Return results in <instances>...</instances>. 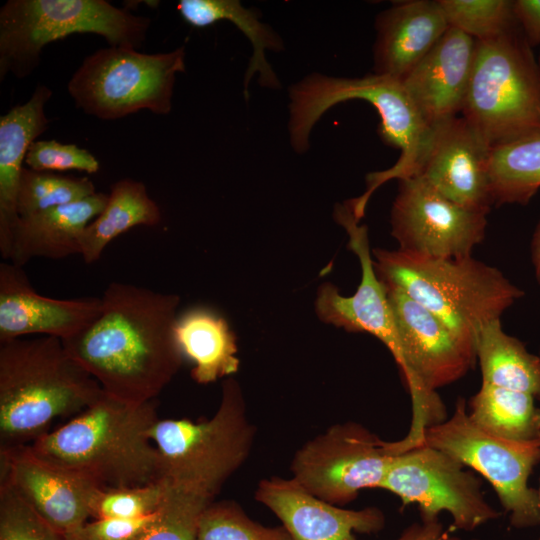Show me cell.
<instances>
[{
    "mask_svg": "<svg viewBox=\"0 0 540 540\" xmlns=\"http://www.w3.org/2000/svg\"><path fill=\"white\" fill-rule=\"evenodd\" d=\"M98 316L62 340L109 395L130 403L152 400L172 381L184 356L174 326L180 297L123 282H111Z\"/></svg>",
    "mask_w": 540,
    "mask_h": 540,
    "instance_id": "1",
    "label": "cell"
},
{
    "mask_svg": "<svg viewBox=\"0 0 540 540\" xmlns=\"http://www.w3.org/2000/svg\"><path fill=\"white\" fill-rule=\"evenodd\" d=\"M254 433L234 379L223 382L220 404L210 419H158L150 431L159 456L162 498L157 510L199 521L245 462Z\"/></svg>",
    "mask_w": 540,
    "mask_h": 540,
    "instance_id": "2",
    "label": "cell"
},
{
    "mask_svg": "<svg viewBox=\"0 0 540 540\" xmlns=\"http://www.w3.org/2000/svg\"><path fill=\"white\" fill-rule=\"evenodd\" d=\"M156 401L130 403L104 393L61 427L31 444L40 460L102 490L156 483L158 451L150 431Z\"/></svg>",
    "mask_w": 540,
    "mask_h": 540,
    "instance_id": "3",
    "label": "cell"
},
{
    "mask_svg": "<svg viewBox=\"0 0 540 540\" xmlns=\"http://www.w3.org/2000/svg\"><path fill=\"white\" fill-rule=\"evenodd\" d=\"M354 99L364 100L377 110L382 141L400 150L394 165L368 173L365 192L348 200L354 216L360 221L371 195L381 185L392 179L417 175L434 128L424 121L400 80L374 73L362 77L312 73L289 89L288 131L292 149L298 154L307 152L311 131L325 112L338 103Z\"/></svg>",
    "mask_w": 540,
    "mask_h": 540,
    "instance_id": "4",
    "label": "cell"
},
{
    "mask_svg": "<svg viewBox=\"0 0 540 540\" xmlns=\"http://www.w3.org/2000/svg\"><path fill=\"white\" fill-rule=\"evenodd\" d=\"M103 393L57 337L0 342V450L31 444Z\"/></svg>",
    "mask_w": 540,
    "mask_h": 540,
    "instance_id": "5",
    "label": "cell"
},
{
    "mask_svg": "<svg viewBox=\"0 0 540 540\" xmlns=\"http://www.w3.org/2000/svg\"><path fill=\"white\" fill-rule=\"evenodd\" d=\"M372 254L383 283L426 308L475 355L482 329L524 294L500 270L472 256L433 258L399 249Z\"/></svg>",
    "mask_w": 540,
    "mask_h": 540,
    "instance_id": "6",
    "label": "cell"
},
{
    "mask_svg": "<svg viewBox=\"0 0 540 540\" xmlns=\"http://www.w3.org/2000/svg\"><path fill=\"white\" fill-rule=\"evenodd\" d=\"M460 115L490 147L540 130V70L519 26L477 41Z\"/></svg>",
    "mask_w": 540,
    "mask_h": 540,
    "instance_id": "7",
    "label": "cell"
},
{
    "mask_svg": "<svg viewBox=\"0 0 540 540\" xmlns=\"http://www.w3.org/2000/svg\"><path fill=\"white\" fill-rule=\"evenodd\" d=\"M149 26V18L105 0H8L0 9V79L29 76L47 44L72 34H97L110 46L136 49Z\"/></svg>",
    "mask_w": 540,
    "mask_h": 540,
    "instance_id": "8",
    "label": "cell"
},
{
    "mask_svg": "<svg viewBox=\"0 0 540 540\" xmlns=\"http://www.w3.org/2000/svg\"><path fill=\"white\" fill-rule=\"evenodd\" d=\"M185 46L147 54L110 46L87 56L67 84L77 108L102 120H115L149 110H172L176 74L185 71Z\"/></svg>",
    "mask_w": 540,
    "mask_h": 540,
    "instance_id": "9",
    "label": "cell"
},
{
    "mask_svg": "<svg viewBox=\"0 0 540 540\" xmlns=\"http://www.w3.org/2000/svg\"><path fill=\"white\" fill-rule=\"evenodd\" d=\"M422 444L481 474L492 485L514 528L540 525L538 491L528 485L540 462V442L511 441L482 430L469 418L466 400L459 398L449 418L425 430Z\"/></svg>",
    "mask_w": 540,
    "mask_h": 540,
    "instance_id": "10",
    "label": "cell"
},
{
    "mask_svg": "<svg viewBox=\"0 0 540 540\" xmlns=\"http://www.w3.org/2000/svg\"><path fill=\"white\" fill-rule=\"evenodd\" d=\"M452 456L426 444L392 457L380 489L395 494L402 507L418 506L420 519L452 518V530L473 531L499 518L484 498L482 482Z\"/></svg>",
    "mask_w": 540,
    "mask_h": 540,
    "instance_id": "11",
    "label": "cell"
},
{
    "mask_svg": "<svg viewBox=\"0 0 540 540\" xmlns=\"http://www.w3.org/2000/svg\"><path fill=\"white\" fill-rule=\"evenodd\" d=\"M392 457L385 441L361 424L339 423L295 453L291 478L314 496L345 505L363 489L380 488Z\"/></svg>",
    "mask_w": 540,
    "mask_h": 540,
    "instance_id": "12",
    "label": "cell"
},
{
    "mask_svg": "<svg viewBox=\"0 0 540 540\" xmlns=\"http://www.w3.org/2000/svg\"><path fill=\"white\" fill-rule=\"evenodd\" d=\"M390 214L399 250L433 258H464L485 238L487 212L449 200L419 176L398 180Z\"/></svg>",
    "mask_w": 540,
    "mask_h": 540,
    "instance_id": "13",
    "label": "cell"
},
{
    "mask_svg": "<svg viewBox=\"0 0 540 540\" xmlns=\"http://www.w3.org/2000/svg\"><path fill=\"white\" fill-rule=\"evenodd\" d=\"M333 216L348 234V246L358 257L361 281L356 292L343 296L331 283L317 291L315 309L320 320L349 332L369 333L393 355L400 371L404 360L385 287L378 278L369 246L368 229L360 225L348 201L337 204Z\"/></svg>",
    "mask_w": 540,
    "mask_h": 540,
    "instance_id": "14",
    "label": "cell"
},
{
    "mask_svg": "<svg viewBox=\"0 0 540 540\" xmlns=\"http://www.w3.org/2000/svg\"><path fill=\"white\" fill-rule=\"evenodd\" d=\"M491 148L461 115L433 129L416 176L456 204L489 213Z\"/></svg>",
    "mask_w": 540,
    "mask_h": 540,
    "instance_id": "15",
    "label": "cell"
},
{
    "mask_svg": "<svg viewBox=\"0 0 540 540\" xmlns=\"http://www.w3.org/2000/svg\"><path fill=\"white\" fill-rule=\"evenodd\" d=\"M0 463V482L9 483L61 536L74 533L92 517L99 490L93 484L40 460L27 446L0 450Z\"/></svg>",
    "mask_w": 540,
    "mask_h": 540,
    "instance_id": "16",
    "label": "cell"
},
{
    "mask_svg": "<svg viewBox=\"0 0 540 540\" xmlns=\"http://www.w3.org/2000/svg\"><path fill=\"white\" fill-rule=\"evenodd\" d=\"M255 498L279 518L291 540H358L356 533L374 534L385 526L381 509L342 508L314 496L293 478L261 480Z\"/></svg>",
    "mask_w": 540,
    "mask_h": 540,
    "instance_id": "17",
    "label": "cell"
},
{
    "mask_svg": "<svg viewBox=\"0 0 540 540\" xmlns=\"http://www.w3.org/2000/svg\"><path fill=\"white\" fill-rule=\"evenodd\" d=\"M101 298L56 299L40 295L22 267L0 263V342L38 334L66 340L99 314Z\"/></svg>",
    "mask_w": 540,
    "mask_h": 540,
    "instance_id": "18",
    "label": "cell"
},
{
    "mask_svg": "<svg viewBox=\"0 0 540 540\" xmlns=\"http://www.w3.org/2000/svg\"><path fill=\"white\" fill-rule=\"evenodd\" d=\"M477 40L449 27L401 80L411 101L432 128L461 114Z\"/></svg>",
    "mask_w": 540,
    "mask_h": 540,
    "instance_id": "19",
    "label": "cell"
},
{
    "mask_svg": "<svg viewBox=\"0 0 540 540\" xmlns=\"http://www.w3.org/2000/svg\"><path fill=\"white\" fill-rule=\"evenodd\" d=\"M448 28L439 0L394 2L375 20L373 73L401 81Z\"/></svg>",
    "mask_w": 540,
    "mask_h": 540,
    "instance_id": "20",
    "label": "cell"
},
{
    "mask_svg": "<svg viewBox=\"0 0 540 540\" xmlns=\"http://www.w3.org/2000/svg\"><path fill=\"white\" fill-rule=\"evenodd\" d=\"M52 91L38 84L28 101L0 117V253L9 260L19 214L17 195L30 145L43 134L49 119L45 105Z\"/></svg>",
    "mask_w": 540,
    "mask_h": 540,
    "instance_id": "21",
    "label": "cell"
},
{
    "mask_svg": "<svg viewBox=\"0 0 540 540\" xmlns=\"http://www.w3.org/2000/svg\"><path fill=\"white\" fill-rule=\"evenodd\" d=\"M108 194L96 192L82 200L20 217L10 262L22 267L32 258L62 259L80 254L86 226L103 210Z\"/></svg>",
    "mask_w": 540,
    "mask_h": 540,
    "instance_id": "22",
    "label": "cell"
},
{
    "mask_svg": "<svg viewBox=\"0 0 540 540\" xmlns=\"http://www.w3.org/2000/svg\"><path fill=\"white\" fill-rule=\"evenodd\" d=\"M174 332L183 356L194 364L191 377L195 382L209 384L238 372L236 335L218 312L191 307L177 316Z\"/></svg>",
    "mask_w": 540,
    "mask_h": 540,
    "instance_id": "23",
    "label": "cell"
},
{
    "mask_svg": "<svg viewBox=\"0 0 540 540\" xmlns=\"http://www.w3.org/2000/svg\"><path fill=\"white\" fill-rule=\"evenodd\" d=\"M177 10L183 20L197 28L207 27L218 21L233 23L250 41L253 52L244 76V94L247 97L250 80L257 74L259 85L280 88V81L266 59V50L280 52L282 39L272 28L259 20V14L245 8L238 0H180Z\"/></svg>",
    "mask_w": 540,
    "mask_h": 540,
    "instance_id": "24",
    "label": "cell"
},
{
    "mask_svg": "<svg viewBox=\"0 0 540 540\" xmlns=\"http://www.w3.org/2000/svg\"><path fill=\"white\" fill-rule=\"evenodd\" d=\"M161 211L145 184L134 179L116 181L101 213L84 229L80 255L87 264L96 262L107 245L136 226L153 227L161 222Z\"/></svg>",
    "mask_w": 540,
    "mask_h": 540,
    "instance_id": "25",
    "label": "cell"
},
{
    "mask_svg": "<svg viewBox=\"0 0 540 540\" xmlns=\"http://www.w3.org/2000/svg\"><path fill=\"white\" fill-rule=\"evenodd\" d=\"M482 383L540 397V358L508 335L500 319L481 331L476 348Z\"/></svg>",
    "mask_w": 540,
    "mask_h": 540,
    "instance_id": "26",
    "label": "cell"
},
{
    "mask_svg": "<svg viewBox=\"0 0 540 540\" xmlns=\"http://www.w3.org/2000/svg\"><path fill=\"white\" fill-rule=\"evenodd\" d=\"M531 394L482 383L468 416L482 430L516 442H540V408Z\"/></svg>",
    "mask_w": 540,
    "mask_h": 540,
    "instance_id": "27",
    "label": "cell"
},
{
    "mask_svg": "<svg viewBox=\"0 0 540 540\" xmlns=\"http://www.w3.org/2000/svg\"><path fill=\"white\" fill-rule=\"evenodd\" d=\"M493 204L526 205L540 189V130L491 148Z\"/></svg>",
    "mask_w": 540,
    "mask_h": 540,
    "instance_id": "28",
    "label": "cell"
},
{
    "mask_svg": "<svg viewBox=\"0 0 540 540\" xmlns=\"http://www.w3.org/2000/svg\"><path fill=\"white\" fill-rule=\"evenodd\" d=\"M96 193L88 177H72L50 171L22 169L17 211L19 217L70 204Z\"/></svg>",
    "mask_w": 540,
    "mask_h": 540,
    "instance_id": "29",
    "label": "cell"
},
{
    "mask_svg": "<svg viewBox=\"0 0 540 540\" xmlns=\"http://www.w3.org/2000/svg\"><path fill=\"white\" fill-rule=\"evenodd\" d=\"M449 27L477 41L495 38L519 26L514 0H439Z\"/></svg>",
    "mask_w": 540,
    "mask_h": 540,
    "instance_id": "30",
    "label": "cell"
},
{
    "mask_svg": "<svg viewBox=\"0 0 540 540\" xmlns=\"http://www.w3.org/2000/svg\"><path fill=\"white\" fill-rule=\"evenodd\" d=\"M197 540H291L281 526H264L251 519L235 502L212 503L203 513Z\"/></svg>",
    "mask_w": 540,
    "mask_h": 540,
    "instance_id": "31",
    "label": "cell"
},
{
    "mask_svg": "<svg viewBox=\"0 0 540 540\" xmlns=\"http://www.w3.org/2000/svg\"><path fill=\"white\" fill-rule=\"evenodd\" d=\"M0 540H63L16 493L7 482H0Z\"/></svg>",
    "mask_w": 540,
    "mask_h": 540,
    "instance_id": "32",
    "label": "cell"
},
{
    "mask_svg": "<svg viewBox=\"0 0 540 540\" xmlns=\"http://www.w3.org/2000/svg\"><path fill=\"white\" fill-rule=\"evenodd\" d=\"M159 483L123 489H99L92 503V516L96 519H131L154 513L161 501Z\"/></svg>",
    "mask_w": 540,
    "mask_h": 540,
    "instance_id": "33",
    "label": "cell"
},
{
    "mask_svg": "<svg viewBox=\"0 0 540 540\" xmlns=\"http://www.w3.org/2000/svg\"><path fill=\"white\" fill-rule=\"evenodd\" d=\"M25 164L36 171L78 170L96 173L100 164L88 150L75 144H62L56 140H36L26 154Z\"/></svg>",
    "mask_w": 540,
    "mask_h": 540,
    "instance_id": "34",
    "label": "cell"
},
{
    "mask_svg": "<svg viewBox=\"0 0 540 540\" xmlns=\"http://www.w3.org/2000/svg\"><path fill=\"white\" fill-rule=\"evenodd\" d=\"M154 513L131 519L104 518L86 522L74 533L81 540H134L153 520Z\"/></svg>",
    "mask_w": 540,
    "mask_h": 540,
    "instance_id": "35",
    "label": "cell"
},
{
    "mask_svg": "<svg viewBox=\"0 0 540 540\" xmlns=\"http://www.w3.org/2000/svg\"><path fill=\"white\" fill-rule=\"evenodd\" d=\"M514 11L527 43L540 47V0H514Z\"/></svg>",
    "mask_w": 540,
    "mask_h": 540,
    "instance_id": "36",
    "label": "cell"
},
{
    "mask_svg": "<svg viewBox=\"0 0 540 540\" xmlns=\"http://www.w3.org/2000/svg\"><path fill=\"white\" fill-rule=\"evenodd\" d=\"M440 519H420L406 527L396 540H461Z\"/></svg>",
    "mask_w": 540,
    "mask_h": 540,
    "instance_id": "37",
    "label": "cell"
},
{
    "mask_svg": "<svg viewBox=\"0 0 540 540\" xmlns=\"http://www.w3.org/2000/svg\"><path fill=\"white\" fill-rule=\"evenodd\" d=\"M532 261L536 279L540 284V221L538 222L532 240Z\"/></svg>",
    "mask_w": 540,
    "mask_h": 540,
    "instance_id": "38",
    "label": "cell"
},
{
    "mask_svg": "<svg viewBox=\"0 0 540 540\" xmlns=\"http://www.w3.org/2000/svg\"><path fill=\"white\" fill-rule=\"evenodd\" d=\"M63 540H81V539L77 538L73 534H67V535L63 536Z\"/></svg>",
    "mask_w": 540,
    "mask_h": 540,
    "instance_id": "39",
    "label": "cell"
},
{
    "mask_svg": "<svg viewBox=\"0 0 540 540\" xmlns=\"http://www.w3.org/2000/svg\"><path fill=\"white\" fill-rule=\"evenodd\" d=\"M537 62H538L539 70H540V47H539V53H538V57H537Z\"/></svg>",
    "mask_w": 540,
    "mask_h": 540,
    "instance_id": "40",
    "label": "cell"
},
{
    "mask_svg": "<svg viewBox=\"0 0 540 540\" xmlns=\"http://www.w3.org/2000/svg\"><path fill=\"white\" fill-rule=\"evenodd\" d=\"M538 496H539V502H540V488H539V491H538ZM536 540H540V536Z\"/></svg>",
    "mask_w": 540,
    "mask_h": 540,
    "instance_id": "41",
    "label": "cell"
},
{
    "mask_svg": "<svg viewBox=\"0 0 540 540\" xmlns=\"http://www.w3.org/2000/svg\"><path fill=\"white\" fill-rule=\"evenodd\" d=\"M538 399H540V397Z\"/></svg>",
    "mask_w": 540,
    "mask_h": 540,
    "instance_id": "42",
    "label": "cell"
},
{
    "mask_svg": "<svg viewBox=\"0 0 540 540\" xmlns=\"http://www.w3.org/2000/svg\"><path fill=\"white\" fill-rule=\"evenodd\" d=\"M474 540H477V539H474Z\"/></svg>",
    "mask_w": 540,
    "mask_h": 540,
    "instance_id": "43",
    "label": "cell"
}]
</instances>
